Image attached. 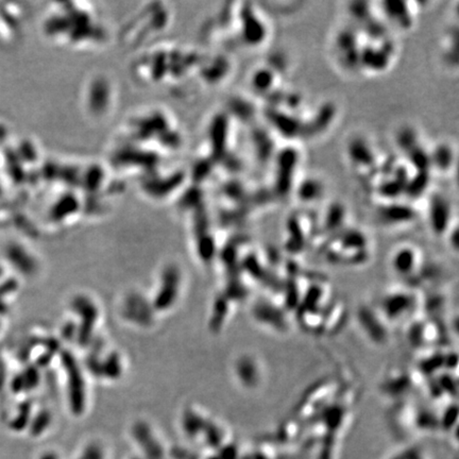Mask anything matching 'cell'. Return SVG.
Masks as SVG:
<instances>
[{
    "instance_id": "1",
    "label": "cell",
    "mask_w": 459,
    "mask_h": 459,
    "mask_svg": "<svg viewBox=\"0 0 459 459\" xmlns=\"http://www.w3.org/2000/svg\"><path fill=\"white\" fill-rule=\"evenodd\" d=\"M298 163L299 152L292 147L284 148L276 157L275 189L282 196L286 195L292 187Z\"/></svg>"
},
{
    "instance_id": "2",
    "label": "cell",
    "mask_w": 459,
    "mask_h": 459,
    "mask_svg": "<svg viewBox=\"0 0 459 459\" xmlns=\"http://www.w3.org/2000/svg\"><path fill=\"white\" fill-rule=\"evenodd\" d=\"M391 54L392 48H387V43L382 44L379 47L366 45L359 49L358 62L367 70L381 73L389 67Z\"/></svg>"
},
{
    "instance_id": "3",
    "label": "cell",
    "mask_w": 459,
    "mask_h": 459,
    "mask_svg": "<svg viewBox=\"0 0 459 459\" xmlns=\"http://www.w3.org/2000/svg\"><path fill=\"white\" fill-rule=\"evenodd\" d=\"M429 218L433 231L440 235L449 231L451 217V207L448 200L441 194L431 197L429 203Z\"/></svg>"
},
{
    "instance_id": "4",
    "label": "cell",
    "mask_w": 459,
    "mask_h": 459,
    "mask_svg": "<svg viewBox=\"0 0 459 459\" xmlns=\"http://www.w3.org/2000/svg\"><path fill=\"white\" fill-rule=\"evenodd\" d=\"M390 263L395 273L403 275L415 273L420 263L418 250L411 246L399 248L393 253Z\"/></svg>"
},
{
    "instance_id": "5",
    "label": "cell",
    "mask_w": 459,
    "mask_h": 459,
    "mask_svg": "<svg viewBox=\"0 0 459 459\" xmlns=\"http://www.w3.org/2000/svg\"><path fill=\"white\" fill-rule=\"evenodd\" d=\"M384 14L395 26L407 30L413 25V13L405 1H385L382 3Z\"/></svg>"
},
{
    "instance_id": "6",
    "label": "cell",
    "mask_w": 459,
    "mask_h": 459,
    "mask_svg": "<svg viewBox=\"0 0 459 459\" xmlns=\"http://www.w3.org/2000/svg\"><path fill=\"white\" fill-rule=\"evenodd\" d=\"M378 215L379 218L386 224L399 225L403 223H408L409 220L413 219L415 217V212L413 208L408 207V205L404 203H397L392 201L391 203L383 205L378 211Z\"/></svg>"
},
{
    "instance_id": "7",
    "label": "cell",
    "mask_w": 459,
    "mask_h": 459,
    "mask_svg": "<svg viewBox=\"0 0 459 459\" xmlns=\"http://www.w3.org/2000/svg\"><path fill=\"white\" fill-rule=\"evenodd\" d=\"M350 159L352 163L359 168H368L371 169L372 166L375 164V156L373 150L371 149L369 144L361 139L356 138L352 140L347 148Z\"/></svg>"
},
{
    "instance_id": "8",
    "label": "cell",
    "mask_w": 459,
    "mask_h": 459,
    "mask_svg": "<svg viewBox=\"0 0 459 459\" xmlns=\"http://www.w3.org/2000/svg\"><path fill=\"white\" fill-rule=\"evenodd\" d=\"M12 3L0 2V48L9 46L15 37V19Z\"/></svg>"
},
{
    "instance_id": "9",
    "label": "cell",
    "mask_w": 459,
    "mask_h": 459,
    "mask_svg": "<svg viewBox=\"0 0 459 459\" xmlns=\"http://www.w3.org/2000/svg\"><path fill=\"white\" fill-rule=\"evenodd\" d=\"M248 20H246V37H248V42L251 45H259L262 44L267 37V28L265 22L258 18L256 15L249 13Z\"/></svg>"
},
{
    "instance_id": "10",
    "label": "cell",
    "mask_w": 459,
    "mask_h": 459,
    "mask_svg": "<svg viewBox=\"0 0 459 459\" xmlns=\"http://www.w3.org/2000/svg\"><path fill=\"white\" fill-rule=\"evenodd\" d=\"M323 194V185L315 178H307L301 182L298 187V196L304 202L318 200Z\"/></svg>"
},
{
    "instance_id": "11",
    "label": "cell",
    "mask_w": 459,
    "mask_h": 459,
    "mask_svg": "<svg viewBox=\"0 0 459 459\" xmlns=\"http://www.w3.org/2000/svg\"><path fill=\"white\" fill-rule=\"evenodd\" d=\"M430 156L431 164L440 171L448 170L454 162L452 148L447 144L438 145L435 148L433 154H430Z\"/></svg>"
},
{
    "instance_id": "12",
    "label": "cell",
    "mask_w": 459,
    "mask_h": 459,
    "mask_svg": "<svg viewBox=\"0 0 459 459\" xmlns=\"http://www.w3.org/2000/svg\"><path fill=\"white\" fill-rule=\"evenodd\" d=\"M430 182L429 171H418L415 178L409 179L405 193L411 198H419L425 191Z\"/></svg>"
},
{
    "instance_id": "13",
    "label": "cell",
    "mask_w": 459,
    "mask_h": 459,
    "mask_svg": "<svg viewBox=\"0 0 459 459\" xmlns=\"http://www.w3.org/2000/svg\"><path fill=\"white\" fill-rule=\"evenodd\" d=\"M275 82V74L270 68H263L257 70L253 76V86L263 93L270 91Z\"/></svg>"
},
{
    "instance_id": "14",
    "label": "cell",
    "mask_w": 459,
    "mask_h": 459,
    "mask_svg": "<svg viewBox=\"0 0 459 459\" xmlns=\"http://www.w3.org/2000/svg\"><path fill=\"white\" fill-rule=\"evenodd\" d=\"M397 140L398 146L406 153L419 145L417 133L413 128H404L400 130L398 133Z\"/></svg>"
}]
</instances>
